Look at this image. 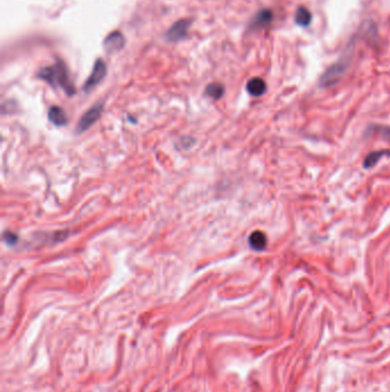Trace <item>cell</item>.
Segmentation results:
<instances>
[{
    "instance_id": "6da1fadb",
    "label": "cell",
    "mask_w": 390,
    "mask_h": 392,
    "mask_svg": "<svg viewBox=\"0 0 390 392\" xmlns=\"http://www.w3.org/2000/svg\"><path fill=\"white\" fill-rule=\"evenodd\" d=\"M38 77L46 81L54 87L60 86L69 95L76 93L75 85L72 84L70 76L68 74L66 66L62 62H58L53 67H46L39 71Z\"/></svg>"
},
{
    "instance_id": "7a4b0ae2",
    "label": "cell",
    "mask_w": 390,
    "mask_h": 392,
    "mask_svg": "<svg viewBox=\"0 0 390 392\" xmlns=\"http://www.w3.org/2000/svg\"><path fill=\"white\" fill-rule=\"evenodd\" d=\"M351 57H352L351 52L345 53L337 60L335 63H333L331 67H328L326 71L321 75V77L319 79L320 86L329 87L339 82L340 79L342 78V76L344 75L345 71L348 70V68L350 67Z\"/></svg>"
},
{
    "instance_id": "3957f363",
    "label": "cell",
    "mask_w": 390,
    "mask_h": 392,
    "mask_svg": "<svg viewBox=\"0 0 390 392\" xmlns=\"http://www.w3.org/2000/svg\"><path fill=\"white\" fill-rule=\"evenodd\" d=\"M106 74H107L106 63H104L103 60H96L90 77L87 78V81L85 83V90L90 91L91 89H93V87L98 85L99 83H101L102 79L106 77Z\"/></svg>"
},
{
    "instance_id": "277c9868",
    "label": "cell",
    "mask_w": 390,
    "mask_h": 392,
    "mask_svg": "<svg viewBox=\"0 0 390 392\" xmlns=\"http://www.w3.org/2000/svg\"><path fill=\"white\" fill-rule=\"evenodd\" d=\"M189 27H190V21H188V20H180V21L175 22L174 25L171 27V29L167 31L166 39L171 43L182 41L188 34Z\"/></svg>"
},
{
    "instance_id": "5b68a950",
    "label": "cell",
    "mask_w": 390,
    "mask_h": 392,
    "mask_svg": "<svg viewBox=\"0 0 390 392\" xmlns=\"http://www.w3.org/2000/svg\"><path fill=\"white\" fill-rule=\"evenodd\" d=\"M102 108H103L102 103H98V105L92 107L90 110H87L85 115L80 118V121L78 123V127H77L78 132L85 131L91 125H93V124L100 118V116H101Z\"/></svg>"
},
{
    "instance_id": "8992f818",
    "label": "cell",
    "mask_w": 390,
    "mask_h": 392,
    "mask_svg": "<svg viewBox=\"0 0 390 392\" xmlns=\"http://www.w3.org/2000/svg\"><path fill=\"white\" fill-rule=\"evenodd\" d=\"M124 46H125V37H124V35L119 33V31H115V33L108 35V37L104 39L103 43L104 50H106L108 53L118 52L123 50Z\"/></svg>"
},
{
    "instance_id": "52a82bcc",
    "label": "cell",
    "mask_w": 390,
    "mask_h": 392,
    "mask_svg": "<svg viewBox=\"0 0 390 392\" xmlns=\"http://www.w3.org/2000/svg\"><path fill=\"white\" fill-rule=\"evenodd\" d=\"M246 89L248 93L253 95V97H261L267 91V84H265L262 78L254 77L248 81Z\"/></svg>"
},
{
    "instance_id": "ba28073f",
    "label": "cell",
    "mask_w": 390,
    "mask_h": 392,
    "mask_svg": "<svg viewBox=\"0 0 390 392\" xmlns=\"http://www.w3.org/2000/svg\"><path fill=\"white\" fill-rule=\"evenodd\" d=\"M248 242H250V246L253 248V249L256 251H261L267 247V237H265L263 232L255 231L250 235Z\"/></svg>"
},
{
    "instance_id": "9c48e42d",
    "label": "cell",
    "mask_w": 390,
    "mask_h": 392,
    "mask_svg": "<svg viewBox=\"0 0 390 392\" xmlns=\"http://www.w3.org/2000/svg\"><path fill=\"white\" fill-rule=\"evenodd\" d=\"M48 118H50V121L55 124V125L58 126H62V125H66L68 119H67V116L66 114H64V111L61 109L60 107H52L50 111H48Z\"/></svg>"
},
{
    "instance_id": "30bf717a",
    "label": "cell",
    "mask_w": 390,
    "mask_h": 392,
    "mask_svg": "<svg viewBox=\"0 0 390 392\" xmlns=\"http://www.w3.org/2000/svg\"><path fill=\"white\" fill-rule=\"evenodd\" d=\"M271 21H272V12L269 10H262L255 15V18L252 22V27L263 28L265 26H268Z\"/></svg>"
},
{
    "instance_id": "8fae6325",
    "label": "cell",
    "mask_w": 390,
    "mask_h": 392,
    "mask_svg": "<svg viewBox=\"0 0 390 392\" xmlns=\"http://www.w3.org/2000/svg\"><path fill=\"white\" fill-rule=\"evenodd\" d=\"M311 13L305 7H299L295 12V22L300 27H308L311 23Z\"/></svg>"
},
{
    "instance_id": "7c38bea8",
    "label": "cell",
    "mask_w": 390,
    "mask_h": 392,
    "mask_svg": "<svg viewBox=\"0 0 390 392\" xmlns=\"http://www.w3.org/2000/svg\"><path fill=\"white\" fill-rule=\"evenodd\" d=\"M390 151L388 150H379V151H372V153H369L366 158H365L364 161V166L365 167H372L374 166L375 164L379 162V159L381 157H383V156L385 155H389Z\"/></svg>"
},
{
    "instance_id": "4fadbf2b",
    "label": "cell",
    "mask_w": 390,
    "mask_h": 392,
    "mask_svg": "<svg viewBox=\"0 0 390 392\" xmlns=\"http://www.w3.org/2000/svg\"><path fill=\"white\" fill-rule=\"evenodd\" d=\"M223 93H224V87L219 83L210 84V85L206 87V94L208 97H211L215 100L222 97Z\"/></svg>"
},
{
    "instance_id": "5bb4252c",
    "label": "cell",
    "mask_w": 390,
    "mask_h": 392,
    "mask_svg": "<svg viewBox=\"0 0 390 392\" xmlns=\"http://www.w3.org/2000/svg\"><path fill=\"white\" fill-rule=\"evenodd\" d=\"M4 239H5V241L8 245H14V243L18 241V237H16L15 234L11 233V232H6V233L4 234Z\"/></svg>"
}]
</instances>
